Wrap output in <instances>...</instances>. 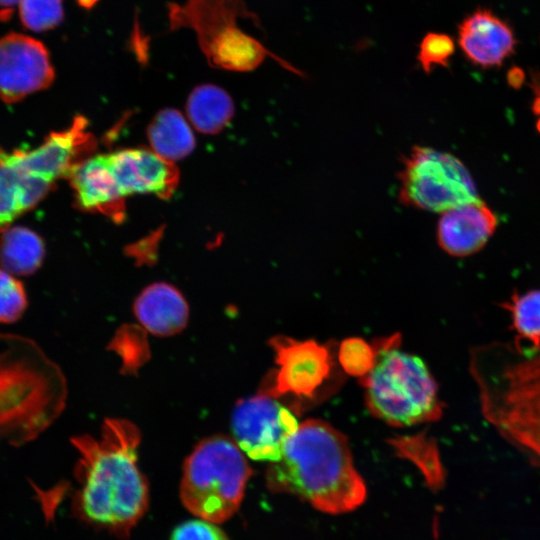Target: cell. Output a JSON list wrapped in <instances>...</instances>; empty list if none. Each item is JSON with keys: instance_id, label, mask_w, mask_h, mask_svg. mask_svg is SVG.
Segmentation results:
<instances>
[{"instance_id": "6da1fadb", "label": "cell", "mask_w": 540, "mask_h": 540, "mask_svg": "<svg viewBox=\"0 0 540 540\" xmlns=\"http://www.w3.org/2000/svg\"><path fill=\"white\" fill-rule=\"evenodd\" d=\"M139 429L130 421L108 419L101 436H77L72 444L80 458L75 514L87 524L119 538L129 536L148 509L149 486L139 469Z\"/></svg>"}, {"instance_id": "7a4b0ae2", "label": "cell", "mask_w": 540, "mask_h": 540, "mask_svg": "<svg viewBox=\"0 0 540 540\" xmlns=\"http://www.w3.org/2000/svg\"><path fill=\"white\" fill-rule=\"evenodd\" d=\"M266 484L271 491L295 495L328 514L350 512L367 495L346 436L318 419L299 425L281 459L270 463Z\"/></svg>"}, {"instance_id": "3957f363", "label": "cell", "mask_w": 540, "mask_h": 540, "mask_svg": "<svg viewBox=\"0 0 540 540\" xmlns=\"http://www.w3.org/2000/svg\"><path fill=\"white\" fill-rule=\"evenodd\" d=\"M469 363L485 420L540 463V347L493 341L471 349Z\"/></svg>"}, {"instance_id": "277c9868", "label": "cell", "mask_w": 540, "mask_h": 540, "mask_svg": "<svg viewBox=\"0 0 540 540\" xmlns=\"http://www.w3.org/2000/svg\"><path fill=\"white\" fill-rule=\"evenodd\" d=\"M66 395L60 368L34 341L0 334V444L35 439L60 415Z\"/></svg>"}, {"instance_id": "5b68a950", "label": "cell", "mask_w": 540, "mask_h": 540, "mask_svg": "<svg viewBox=\"0 0 540 540\" xmlns=\"http://www.w3.org/2000/svg\"><path fill=\"white\" fill-rule=\"evenodd\" d=\"M87 127L86 118L77 116L70 127L50 133L34 149L9 152L0 146V233L34 208L56 180L68 178L89 158L96 140Z\"/></svg>"}, {"instance_id": "8992f818", "label": "cell", "mask_w": 540, "mask_h": 540, "mask_svg": "<svg viewBox=\"0 0 540 540\" xmlns=\"http://www.w3.org/2000/svg\"><path fill=\"white\" fill-rule=\"evenodd\" d=\"M398 335L375 347V363L363 378L370 412L393 426H411L441 418L443 403L437 383L424 361L401 351Z\"/></svg>"}, {"instance_id": "52a82bcc", "label": "cell", "mask_w": 540, "mask_h": 540, "mask_svg": "<svg viewBox=\"0 0 540 540\" xmlns=\"http://www.w3.org/2000/svg\"><path fill=\"white\" fill-rule=\"evenodd\" d=\"M167 18L171 31L187 28L195 32L202 52L213 67L246 72L254 70L270 56L284 68L301 75L242 30L239 18L258 20L244 0L171 2L167 5Z\"/></svg>"}, {"instance_id": "ba28073f", "label": "cell", "mask_w": 540, "mask_h": 540, "mask_svg": "<svg viewBox=\"0 0 540 540\" xmlns=\"http://www.w3.org/2000/svg\"><path fill=\"white\" fill-rule=\"evenodd\" d=\"M252 470L234 440L212 436L199 442L186 458L180 499L193 515L222 523L239 509Z\"/></svg>"}, {"instance_id": "9c48e42d", "label": "cell", "mask_w": 540, "mask_h": 540, "mask_svg": "<svg viewBox=\"0 0 540 540\" xmlns=\"http://www.w3.org/2000/svg\"><path fill=\"white\" fill-rule=\"evenodd\" d=\"M398 198L405 205L430 212L480 201L465 166L451 154L414 146L398 174Z\"/></svg>"}, {"instance_id": "30bf717a", "label": "cell", "mask_w": 540, "mask_h": 540, "mask_svg": "<svg viewBox=\"0 0 540 540\" xmlns=\"http://www.w3.org/2000/svg\"><path fill=\"white\" fill-rule=\"evenodd\" d=\"M232 431L239 448L251 459L276 462L299 424L293 412L268 394L240 401L232 414Z\"/></svg>"}, {"instance_id": "8fae6325", "label": "cell", "mask_w": 540, "mask_h": 540, "mask_svg": "<svg viewBox=\"0 0 540 540\" xmlns=\"http://www.w3.org/2000/svg\"><path fill=\"white\" fill-rule=\"evenodd\" d=\"M277 368L262 392L272 397L292 395L311 398L332 372V357L324 345L286 336L271 339Z\"/></svg>"}, {"instance_id": "7c38bea8", "label": "cell", "mask_w": 540, "mask_h": 540, "mask_svg": "<svg viewBox=\"0 0 540 540\" xmlns=\"http://www.w3.org/2000/svg\"><path fill=\"white\" fill-rule=\"evenodd\" d=\"M54 68L45 45L30 36L10 32L0 37V99L18 102L46 89Z\"/></svg>"}, {"instance_id": "4fadbf2b", "label": "cell", "mask_w": 540, "mask_h": 540, "mask_svg": "<svg viewBox=\"0 0 540 540\" xmlns=\"http://www.w3.org/2000/svg\"><path fill=\"white\" fill-rule=\"evenodd\" d=\"M108 161L121 194L172 196L179 183V170L173 162L147 149H123L108 154Z\"/></svg>"}, {"instance_id": "5bb4252c", "label": "cell", "mask_w": 540, "mask_h": 540, "mask_svg": "<svg viewBox=\"0 0 540 540\" xmlns=\"http://www.w3.org/2000/svg\"><path fill=\"white\" fill-rule=\"evenodd\" d=\"M74 191L76 206L84 211L98 212L115 222L125 217V201L111 171L108 155L89 157L68 177Z\"/></svg>"}, {"instance_id": "9a60e30c", "label": "cell", "mask_w": 540, "mask_h": 540, "mask_svg": "<svg viewBox=\"0 0 540 540\" xmlns=\"http://www.w3.org/2000/svg\"><path fill=\"white\" fill-rule=\"evenodd\" d=\"M496 226L495 215L481 200L467 203L442 214L437 241L452 256H469L484 247Z\"/></svg>"}, {"instance_id": "2e32d148", "label": "cell", "mask_w": 540, "mask_h": 540, "mask_svg": "<svg viewBox=\"0 0 540 540\" xmlns=\"http://www.w3.org/2000/svg\"><path fill=\"white\" fill-rule=\"evenodd\" d=\"M459 44L471 61L490 67L513 51L515 40L502 20L487 10H478L461 23Z\"/></svg>"}, {"instance_id": "e0dca14e", "label": "cell", "mask_w": 540, "mask_h": 540, "mask_svg": "<svg viewBox=\"0 0 540 540\" xmlns=\"http://www.w3.org/2000/svg\"><path fill=\"white\" fill-rule=\"evenodd\" d=\"M139 322L152 334L169 336L187 324L188 305L182 294L166 283L146 287L134 303Z\"/></svg>"}, {"instance_id": "ac0fdd59", "label": "cell", "mask_w": 540, "mask_h": 540, "mask_svg": "<svg viewBox=\"0 0 540 540\" xmlns=\"http://www.w3.org/2000/svg\"><path fill=\"white\" fill-rule=\"evenodd\" d=\"M0 266L14 276L35 273L45 257L42 238L24 226L9 227L1 233Z\"/></svg>"}, {"instance_id": "d6986e66", "label": "cell", "mask_w": 540, "mask_h": 540, "mask_svg": "<svg viewBox=\"0 0 540 540\" xmlns=\"http://www.w3.org/2000/svg\"><path fill=\"white\" fill-rule=\"evenodd\" d=\"M148 139L153 151L174 162L189 155L195 147V138L184 117L175 109H163L148 127Z\"/></svg>"}, {"instance_id": "ffe728a7", "label": "cell", "mask_w": 540, "mask_h": 540, "mask_svg": "<svg viewBox=\"0 0 540 540\" xmlns=\"http://www.w3.org/2000/svg\"><path fill=\"white\" fill-rule=\"evenodd\" d=\"M187 113L194 127L206 134L220 132L231 120L234 104L231 97L218 86L196 87L189 95Z\"/></svg>"}, {"instance_id": "44dd1931", "label": "cell", "mask_w": 540, "mask_h": 540, "mask_svg": "<svg viewBox=\"0 0 540 540\" xmlns=\"http://www.w3.org/2000/svg\"><path fill=\"white\" fill-rule=\"evenodd\" d=\"M510 317L513 343L531 350L540 347V288L513 292L500 303Z\"/></svg>"}, {"instance_id": "7402d4cb", "label": "cell", "mask_w": 540, "mask_h": 540, "mask_svg": "<svg viewBox=\"0 0 540 540\" xmlns=\"http://www.w3.org/2000/svg\"><path fill=\"white\" fill-rule=\"evenodd\" d=\"M19 15L29 30L42 32L53 29L64 18L63 0H19Z\"/></svg>"}, {"instance_id": "603a6c76", "label": "cell", "mask_w": 540, "mask_h": 540, "mask_svg": "<svg viewBox=\"0 0 540 540\" xmlns=\"http://www.w3.org/2000/svg\"><path fill=\"white\" fill-rule=\"evenodd\" d=\"M27 307L28 297L22 282L0 268V323L16 322Z\"/></svg>"}, {"instance_id": "cb8c5ba5", "label": "cell", "mask_w": 540, "mask_h": 540, "mask_svg": "<svg viewBox=\"0 0 540 540\" xmlns=\"http://www.w3.org/2000/svg\"><path fill=\"white\" fill-rule=\"evenodd\" d=\"M338 357L346 373L363 378L372 370L376 353L374 347L365 340L352 337L341 342Z\"/></svg>"}, {"instance_id": "d4e9b609", "label": "cell", "mask_w": 540, "mask_h": 540, "mask_svg": "<svg viewBox=\"0 0 540 540\" xmlns=\"http://www.w3.org/2000/svg\"><path fill=\"white\" fill-rule=\"evenodd\" d=\"M454 51L452 39L440 33H429L421 41L417 59L425 72L434 65H446Z\"/></svg>"}, {"instance_id": "484cf974", "label": "cell", "mask_w": 540, "mask_h": 540, "mask_svg": "<svg viewBox=\"0 0 540 540\" xmlns=\"http://www.w3.org/2000/svg\"><path fill=\"white\" fill-rule=\"evenodd\" d=\"M170 540H230L216 523L204 519L187 520L174 528Z\"/></svg>"}, {"instance_id": "4316f807", "label": "cell", "mask_w": 540, "mask_h": 540, "mask_svg": "<svg viewBox=\"0 0 540 540\" xmlns=\"http://www.w3.org/2000/svg\"><path fill=\"white\" fill-rule=\"evenodd\" d=\"M19 3V0H0V6L5 10H12L11 7Z\"/></svg>"}]
</instances>
